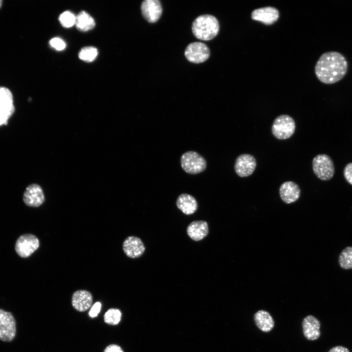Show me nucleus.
Returning <instances> with one entry per match:
<instances>
[{
    "label": "nucleus",
    "instance_id": "obj_9",
    "mask_svg": "<svg viewBox=\"0 0 352 352\" xmlns=\"http://www.w3.org/2000/svg\"><path fill=\"white\" fill-rule=\"evenodd\" d=\"M256 166L257 161L254 156L248 154H243L236 158L234 169L239 176L244 177L251 175Z\"/></svg>",
    "mask_w": 352,
    "mask_h": 352
},
{
    "label": "nucleus",
    "instance_id": "obj_15",
    "mask_svg": "<svg viewBox=\"0 0 352 352\" xmlns=\"http://www.w3.org/2000/svg\"><path fill=\"white\" fill-rule=\"evenodd\" d=\"M301 190L299 186L293 181H287L283 183L279 188V194L282 200L286 203H293L300 197Z\"/></svg>",
    "mask_w": 352,
    "mask_h": 352
},
{
    "label": "nucleus",
    "instance_id": "obj_8",
    "mask_svg": "<svg viewBox=\"0 0 352 352\" xmlns=\"http://www.w3.org/2000/svg\"><path fill=\"white\" fill-rule=\"evenodd\" d=\"M210 53L208 46L200 42H194L189 44L184 52L187 60L196 64L205 62L209 57Z\"/></svg>",
    "mask_w": 352,
    "mask_h": 352
},
{
    "label": "nucleus",
    "instance_id": "obj_3",
    "mask_svg": "<svg viewBox=\"0 0 352 352\" xmlns=\"http://www.w3.org/2000/svg\"><path fill=\"white\" fill-rule=\"evenodd\" d=\"M296 124L294 119L289 115L282 114L274 120L271 131L277 139L285 140L290 138L294 133Z\"/></svg>",
    "mask_w": 352,
    "mask_h": 352
},
{
    "label": "nucleus",
    "instance_id": "obj_1",
    "mask_svg": "<svg viewBox=\"0 0 352 352\" xmlns=\"http://www.w3.org/2000/svg\"><path fill=\"white\" fill-rule=\"evenodd\" d=\"M348 70L345 57L336 51L327 52L319 58L315 66V73L320 81L332 84L341 80Z\"/></svg>",
    "mask_w": 352,
    "mask_h": 352
},
{
    "label": "nucleus",
    "instance_id": "obj_11",
    "mask_svg": "<svg viewBox=\"0 0 352 352\" xmlns=\"http://www.w3.org/2000/svg\"><path fill=\"white\" fill-rule=\"evenodd\" d=\"M25 204L30 207H37L44 201V196L41 187L32 184L25 189L23 197Z\"/></svg>",
    "mask_w": 352,
    "mask_h": 352
},
{
    "label": "nucleus",
    "instance_id": "obj_22",
    "mask_svg": "<svg viewBox=\"0 0 352 352\" xmlns=\"http://www.w3.org/2000/svg\"><path fill=\"white\" fill-rule=\"evenodd\" d=\"M338 263L343 269H352V246L343 249L338 257Z\"/></svg>",
    "mask_w": 352,
    "mask_h": 352
},
{
    "label": "nucleus",
    "instance_id": "obj_19",
    "mask_svg": "<svg viewBox=\"0 0 352 352\" xmlns=\"http://www.w3.org/2000/svg\"><path fill=\"white\" fill-rule=\"evenodd\" d=\"M254 319L257 327L262 331L268 332L274 327V321L269 313L264 310H260L254 315Z\"/></svg>",
    "mask_w": 352,
    "mask_h": 352
},
{
    "label": "nucleus",
    "instance_id": "obj_24",
    "mask_svg": "<svg viewBox=\"0 0 352 352\" xmlns=\"http://www.w3.org/2000/svg\"><path fill=\"white\" fill-rule=\"evenodd\" d=\"M98 55L96 48L88 46L83 48L79 53V58L85 62H91L95 60Z\"/></svg>",
    "mask_w": 352,
    "mask_h": 352
},
{
    "label": "nucleus",
    "instance_id": "obj_2",
    "mask_svg": "<svg viewBox=\"0 0 352 352\" xmlns=\"http://www.w3.org/2000/svg\"><path fill=\"white\" fill-rule=\"evenodd\" d=\"M219 29L217 19L211 15H202L198 17L192 25L194 35L203 41L213 39L218 34Z\"/></svg>",
    "mask_w": 352,
    "mask_h": 352
},
{
    "label": "nucleus",
    "instance_id": "obj_21",
    "mask_svg": "<svg viewBox=\"0 0 352 352\" xmlns=\"http://www.w3.org/2000/svg\"><path fill=\"white\" fill-rule=\"evenodd\" d=\"M14 110L13 100L0 99V126L7 124Z\"/></svg>",
    "mask_w": 352,
    "mask_h": 352
},
{
    "label": "nucleus",
    "instance_id": "obj_27",
    "mask_svg": "<svg viewBox=\"0 0 352 352\" xmlns=\"http://www.w3.org/2000/svg\"><path fill=\"white\" fill-rule=\"evenodd\" d=\"M344 176L348 183L352 185V162L346 165L344 169Z\"/></svg>",
    "mask_w": 352,
    "mask_h": 352
},
{
    "label": "nucleus",
    "instance_id": "obj_28",
    "mask_svg": "<svg viewBox=\"0 0 352 352\" xmlns=\"http://www.w3.org/2000/svg\"><path fill=\"white\" fill-rule=\"evenodd\" d=\"M0 99H12L13 95L9 89L5 87H0Z\"/></svg>",
    "mask_w": 352,
    "mask_h": 352
},
{
    "label": "nucleus",
    "instance_id": "obj_31",
    "mask_svg": "<svg viewBox=\"0 0 352 352\" xmlns=\"http://www.w3.org/2000/svg\"><path fill=\"white\" fill-rule=\"evenodd\" d=\"M329 352H350L349 349L342 346H337L331 348Z\"/></svg>",
    "mask_w": 352,
    "mask_h": 352
},
{
    "label": "nucleus",
    "instance_id": "obj_16",
    "mask_svg": "<svg viewBox=\"0 0 352 352\" xmlns=\"http://www.w3.org/2000/svg\"><path fill=\"white\" fill-rule=\"evenodd\" d=\"M91 294L86 290H78L74 292L71 298V304L76 310L84 312L88 310L92 305Z\"/></svg>",
    "mask_w": 352,
    "mask_h": 352
},
{
    "label": "nucleus",
    "instance_id": "obj_17",
    "mask_svg": "<svg viewBox=\"0 0 352 352\" xmlns=\"http://www.w3.org/2000/svg\"><path fill=\"white\" fill-rule=\"evenodd\" d=\"M187 233L192 240L195 241H200L208 234V223L204 220L194 221L188 226Z\"/></svg>",
    "mask_w": 352,
    "mask_h": 352
},
{
    "label": "nucleus",
    "instance_id": "obj_4",
    "mask_svg": "<svg viewBox=\"0 0 352 352\" xmlns=\"http://www.w3.org/2000/svg\"><path fill=\"white\" fill-rule=\"evenodd\" d=\"M182 169L187 173L195 175L203 172L206 168L205 159L195 151H188L180 157Z\"/></svg>",
    "mask_w": 352,
    "mask_h": 352
},
{
    "label": "nucleus",
    "instance_id": "obj_6",
    "mask_svg": "<svg viewBox=\"0 0 352 352\" xmlns=\"http://www.w3.org/2000/svg\"><path fill=\"white\" fill-rule=\"evenodd\" d=\"M16 333V321L13 314L0 308V340L10 342Z\"/></svg>",
    "mask_w": 352,
    "mask_h": 352
},
{
    "label": "nucleus",
    "instance_id": "obj_18",
    "mask_svg": "<svg viewBox=\"0 0 352 352\" xmlns=\"http://www.w3.org/2000/svg\"><path fill=\"white\" fill-rule=\"evenodd\" d=\"M176 205L179 210L187 215L194 214L198 207L195 198L187 194L180 195L176 199Z\"/></svg>",
    "mask_w": 352,
    "mask_h": 352
},
{
    "label": "nucleus",
    "instance_id": "obj_32",
    "mask_svg": "<svg viewBox=\"0 0 352 352\" xmlns=\"http://www.w3.org/2000/svg\"><path fill=\"white\" fill-rule=\"evenodd\" d=\"M2 4V0H0V7L1 6Z\"/></svg>",
    "mask_w": 352,
    "mask_h": 352
},
{
    "label": "nucleus",
    "instance_id": "obj_13",
    "mask_svg": "<svg viewBox=\"0 0 352 352\" xmlns=\"http://www.w3.org/2000/svg\"><path fill=\"white\" fill-rule=\"evenodd\" d=\"M279 17V11L276 8L270 6L255 9L251 13L252 20L260 22L266 25L274 23Z\"/></svg>",
    "mask_w": 352,
    "mask_h": 352
},
{
    "label": "nucleus",
    "instance_id": "obj_14",
    "mask_svg": "<svg viewBox=\"0 0 352 352\" xmlns=\"http://www.w3.org/2000/svg\"><path fill=\"white\" fill-rule=\"evenodd\" d=\"M302 328L304 336L308 340H315L321 335L320 321L312 315H308L302 321Z\"/></svg>",
    "mask_w": 352,
    "mask_h": 352
},
{
    "label": "nucleus",
    "instance_id": "obj_20",
    "mask_svg": "<svg viewBox=\"0 0 352 352\" xmlns=\"http://www.w3.org/2000/svg\"><path fill=\"white\" fill-rule=\"evenodd\" d=\"M75 24L78 30L87 31L94 27L95 22L93 18L87 12L82 11L76 17Z\"/></svg>",
    "mask_w": 352,
    "mask_h": 352
},
{
    "label": "nucleus",
    "instance_id": "obj_23",
    "mask_svg": "<svg viewBox=\"0 0 352 352\" xmlns=\"http://www.w3.org/2000/svg\"><path fill=\"white\" fill-rule=\"evenodd\" d=\"M121 312L118 309L110 308L104 315V322L109 325H117L121 320Z\"/></svg>",
    "mask_w": 352,
    "mask_h": 352
},
{
    "label": "nucleus",
    "instance_id": "obj_5",
    "mask_svg": "<svg viewBox=\"0 0 352 352\" xmlns=\"http://www.w3.org/2000/svg\"><path fill=\"white\" fill-rule=\"evenodd\" d=\"M312 169L316 176L322 180H330L334 174L333 162L326 154H319L313 158Z\"/></svg>",
    "mask_w": 352,
    "mask_h": 352
},
{
    "label": "nucleus",
    "instance_id": "obj_7",
    "mask_svg": "<svg viewBox=\"0 0 352 352\" xmlns=\"http://www.w3.org/2000/svg\"><path fill=\"white\" fill-rule=\"evenodd\" d=\"M38 239L31 234H25L21 236L15 244L17 253L22 258L30 256L39 247Z\"/></svg>",
    "mask_w": 352,
    "mask_h": 352
},
{
    "label": "nucleus",
    "instance_id": "obj_25",
    "mask_svg": "<svg viewBox=\"0 0 352 352\" xmlns=\"http://www.w3.org/2000/svg\"><path fill=\"white\" fill-rule=\"evenodd\" d=\"M59 20L63 26L68 28L75 24L76 16L71 12L66 11L60 15Z\"/></svg>",
    "mask_w": 352,
    "mask_h": 352
},
{
    "label": "nucleus",
    "instance_id": "obj_10",
    "mask_svg": "<svg viewBox=\"0 0 352 352\" xmlns=\"http://www.w3.org/2000/svg\"><path fill=\"white\" fill-rule=\"evenodd\" d=\"M142 14L149 22H156L160 18L162 8L160 2L158 0H145L141 5Z\"/></svg>",
    "mask_w": 352,
    "mask_h": 352
},
{
    "label": "nucleus",
    "instance_id": "obj_12",
    "mask_svg": "<svg viewBox=\"0 0 352 352\" xmlns=\"http://www.w3.org/2000/svg\"><path fill=\"white\" fill-rule=\"evenodd\" d=\"M123 250L128 257L137 258L144 253L145 247L141 240L135 236L127 237L123 243Z\"/></svg>",
    "mask_w": 352,
    "mask_h": 352
},
{
    "label": "nucleus",
    "instance_id": "obj_26",
    "mask_svg": "<svg viewBox=\"0 0 352 352\" xmlns=\"http://www.w3.org/2000/svg\"><path fill=\"white\" fill-rule=\"evenodd\" d=\"M49 44L52 47L59 51L64 49L66 46L65 42L58 37H55L51 39L49 41Z\"/></svg>",
    "mask_w": 352,
    "mask_h": 352
},
{
    "label": "nucleus",
    "instance_id": "obj_29",
    "mask_svg": "<svg viewBox=\"0 0 352 352\" xmlns=\"http://www.w3.org/2000/svg\"><path fill=\"white\" fill-rule=\"evenodd\" d=\"M101 304L99 302H96L91 307L88 314L90 317L93 318L97 316L101 310Z\"/></svg>",
    "mask_w": 352,
    "mask_h": 352
},
{
    "label": "nucleus",
    "instance_id": "obj_30",
    "mask_svg": "<svg viewBox=\"0 0 352 352\" xmlns=\"http://www.w3.org/2000/svg\"><path fill=\"white\" fill-rule=\"evenodd\" d=\"M103 352H124L121 348L115 344H111L107 346Z\"/></svg>",
    "mask_w": 352,
    "mask_h": 352
}]
</instances>
